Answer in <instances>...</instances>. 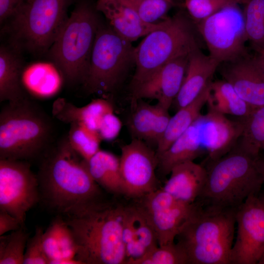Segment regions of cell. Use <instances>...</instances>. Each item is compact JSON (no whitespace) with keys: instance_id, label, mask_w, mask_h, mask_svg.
<instances>
[{"instance_id":"6da1fadb","label":"cell","mask_w":264,"mask_h":264,"mask_svg":"<svg viewBox=\"0 0 264 264\" xmlns=\"http://www.w3.org/2000/svg\"><path fill=\"white\" fill-rule=\"evenodd\" d=\"M44 155L37 176L41 198L50 208L69 217L104 201L87 161L72 149L67 136Z\"/></svg>"},{"instance_id":"7a4b0ae2","label":"cell","mask_w":264,"mask_h":264,"mask_svg":"<svg viewBox=\"0 0 264 264\" xmlns=\"http://www.w3.org/2000/svg\"><path fill=\"white\" fill-rule=\"evenodd\" d=\"M124 206L103 201L68 217L82 264H126L122 239Z\"/></svg>"},{"instance_id":"3957f363","label":"cell","mask_w":264,"mask_h":264,"mask_svg":"<svg viewBox=\"0 0 264 264\" xmlns=\"http://www.w3.org/2000/svg\"><path fill=\"white\" fill-rule=\"evenodd\" d=\"M259 157L235 146L221 157L207 162L205 184L196 202L203 207L237 209L262 189Z\"/></svg>"},{"instance_id":"277c9868","label":"cell","mask_w":264,"mask_h":264,"mask_svg":"<svg viewBox=\"0 0 264 264\" xmlns=\"http://www.w3.org/2000/svg\"><path fill=\"white\" fill-rule=\"evenodd\" d=\"M198 204L180 228L176 243L185 251L189 264H231L237 209Z\"/></svg>"},{"instance_id":"5b68a950","label":"cell","mask_w":264,"mask_h":264,"mask_svg":"<svg viewBox=\"0 0 264 264\" xmlns=\"http://www.w3.org/2000/svg\"><path fill=\"white\" fill-rule=\"evenodd\" d=\"M196 24L187 12L179 11L168 17L134 47L135 69L131 91L168 62L200 48Z\"/></svg>"},{"instance_id":"8992f818","label":"cell","mask_w":264,"mask_h":264,"mask_svg":"<svg viewBox=\"0 0 264 264\" xmlns=\"http://www.w3.org/2000/svg\"><path fill=\"white\" fill-rule=\"evenodd\" d=\"M96 12L88 1H78L47 54L70 85H83L86 80L100 24Z\"/></svg>"},{"instance_id":"52a82bcc","label":"cell","mask_w":264,"mask_h":264,"mask_svg":"<svg viewBox=\"0 0 264 264\" xmlns=\"http://www.w3.org/2000/svg\"><path fill=\"white\" fill-rule=\"evenodd\" d=\"M53 125L27 98L8 102L0 112V159L26 160L50 147Z\"/></svg>"},{"instance_id":"ba28073f","label":"cell","mask_w":264,"mask_h":264,"mask_svg":"<svg viewBox=\"0 0 264 264\" xmlns=\"http://www.w3.org/2000/svg\"><path fill=\"white\" fill-rule=\"evenodd\" d=\"M73 0H23L3 28L8 44L35 56L47 54L68 18Z\"/></svg>"},{"instance_id":"9c48e42d","label":"cell","mask_w":264,"mask_h":264,"mask_svg":"<svg viewBox=\"0 0 264 264\" xmlns=\"http://www.w3.org/2000/svg\"><path fill=\"white\" fill-rule=\"evenodd\" d=\"M131 42L109 25L100 24L91 52L85 88L90 93L109 95L121 83L131 65L134 49Z\"/></svg>"},{"instance_id":"30bf717a","label":"cell","mask_w":264,"mask_h":264,"mask_svg":"<svg viewBox=\"0 0 264 264\" xmlns=\"http://www.w3.org/2000/svg\"><path fill=\"white\" fill-rule=\"evenodd\" d=\"M239 4L226 6L196 24L208 55L220 64L248 52L243 11Z\"/></svg>"},{"instance_id":"8fae6325","label":"cell","mask_w":264,"mask_h":264,"mask_svg":"<svg viewBox=\"0 0 264 264\" xmlns=\"http://www.w3.org/2000/svg\"><path fill=\"white\" fill-rule=\"evenodd\" d=\"M41 199L37 175L23 160L0 159V210L24 228L27 212Z\"/></svg>"},{"instance_id":"7c38bea8","label":"cell","mask_w":264,"mask_h":264,"mask_svg":"<svg viewBox=\"0 0 264 264\" xmlns=\"http://www.w3.org/2000/svg\"><path fill=\"white\" fill-rule=\"evenodd\" d=\"M218 114L208 110L201 114L189 128L164 152L157 156V171L162 176L170 174L173 167L194 161L204 154L213 157L217 148Z\"/></svg>"},{"instance_id":"4fadbf2b","label":"cell","mask_w":264,"mask_h":264,"mask_svg":"<svg viewBox=\"0 0 264 264\" xmlns=\"http://www.w3.org/2000/svg\"><path fill=\"white\" fill-rule=\"evenodd\" d=\"M235 217L231 264H258L264 255V191L248 197L237 209Z\"/></svg>"},{"instance_id":"5bb4252c","label":"cell","mask_w":264,"mask_h":264,"mask_svg":"<svg viewBox=\"0 0 264 264\" xmlns=\"http://www.w3.org/2000/svg\"><path fill=\"white\" fill-rule=\"evenodd\" d=\"M157 164L156 151L144 141L132 138L123 146L120 157L123 195L141 198L158 189Z\"/></svg>"},{"instance_id":"9a60e30c","label":"cell","mask_w":264,"mask_h":264,"mask_svg":"<svg viewBox=\"0 0 264 264\" xmlns=\"http://www.w3.org/2000/svg\"><path fill=\"white\" fill-rule=\"evenodd\" d=\"M141 199L140 204L152 223L158 245L175 242L182 225L198 207L197 202L188 204L176 199L162 188Z\"/></svg>"},{"instance_id":"2e32d148","label":"cell","mask_w":264,"mask_h":264,"mask_svg":"<svg viewBox=\"0 0 264 264\" xmlns=\"http://www.w3.org/2000/svg\"><path fill=\"white\" fill-rule=\"evenodd\" d=\"M217 71L253 108L264 106V62L257 53L221 63Z\"/></svg>"},{"instance_id":"e0dca14e","label":"cell","mask_w":264,"mask_h":264,"mask_svg":"<svg viewBox=\"0 0 264 264\" xmlns=\"http://www.w3.org/2000/svg\"><path fill=\"white\" fill-rule=\"evenodd\" d=\"M189 54L176 58L131 91L132 101L155 99L169 110L177 95L186 74Z\"/></svg>"},{"instance_id":"ac0fdd59","label":"cell","mask_w":264,"mask_h":264,"mask_svg":"<svg viewBox=\"0 0 264 264\" xmlns=\"http://www.w3.org/2000/svg\"><path fill=\"white\" fill-rule=\"evenodd\" d=\"M122 239L126 251V264H134L158 245L154 228L140 203L124 207Z\"/></svg>"},{"instance_id":"d6986e66","label":"cell","mask_w":264,"mask_h":264,"mask_svg":"<svg viewBox=\"0 0 264 264\" xmlns=\"http://www.w3.org/2000/svg\"><path fill=\"white\" fill-rule=\"evenodd\" d=\"M219 65L217 60L203 53L200 48L190 54L183 82L173 103L176 110L209 89Z\"/></svg>"},{"instance_id":"ffe728a7","label":"cell","mask_w":264,"mask_h":264,"mask_svg":"<svg viewBox=\"0 0 264 264\" xmlns=\"http://www.w3.org/2000/svg\"><path fill=\"white\" fill-rule=\"evenodd\" d=\"M133 106L128 122L132 138L142 140L151 147L157 145L171 117L168 110L157 103L152 105L142 99L132 101Z\"/></svg>"},{"instance_id":"44dd1931","label":"cell","mask_w":264,"mask_h":264,"mask_svg":"<svg viewBox=\"0 0 264 264\" xmlns=\"http://www.w3.org/2000/svg\"><path fill=\"white\" fill-rule=\"evenodd\" d=\"M95 8L115 32L131 42L158 28L164 21L157 24L146 23L120 0H97Z\"/></svg>"},{"instance_id":"7402d4cb","label":"cell","mask_w":264,"mask_h":264,"mask_svg":"<svg viewBox=\"0 0 264 264\" xmlns=\"http://www.w3.org/2000/svg\"><path fill=\"white\" fill-rule=\"evenodd\" d=\"M170 174L162 189L179 201L195 202L205 184V167L194 161H186L173 167Z\"/></svg>"},{"instance_id":"603a6c76","label":"cell","mask_w":264,"mask_h":264,"mask_svg":"<svg viewBox=\"0 0 264 264\" xmlns=\"http://www.w3.org/2000/svg\"><path fill=\"white\" fill-rule=\"evenodd\" d=\"M113 111L111 102L105 98H96L86 105L79 107L64 98H59L52 105L53 116L69 124L77 123L97 132L103 116Z\"/></svg>"},{"instance_id":"cb8c5ba5","label":"cell","mask_w":264,"mask_h":264,"mask_svg":"<svg viewBox=\"0 0 264 264\" xmlns=\"http://www.w3.org/2000/svg\"><path fill=\"white\" fill-rule=\"evenodd\" d=\"M21 53L9 44L0 47V101H19L28 97L22 82Z\"/></svg>"},{"instance_id":"d4e9b609","label":"cell","mask_w":264,"mask_h":264,"mask_svg":"<svg viewBox=\"0 0 264 264\" xmlns=\"http://www.w3.org/2000/svg\"><path fill=\"white\" fill-rule=\"evenodd\" d=\"M43 245L48 264L76 259L77 245L73 232L61 218L54 220L43 234Z\"/></svg>"},{"instance_id":"484cf974","label":"cell","mask_w":264,"mask_h":264,"mask_svg":"<svg viewBox=\"0 0 264 264\" xmlns=\"http://www.w3.org/2000/svg\"><path fill=\"white\" fill-rule=\"evenodd\" d=\"M63 77L53 64L36 63L23 69L22 82L24 89L32 95L47 98L59 90Z\"/></svg>"},{"instance_id":"4316f807","label":"cell","mask_w":264,"mask_h":264,"mask_svg":"<svg viewBox=\"0 0 264 264\" xmlns=\"http://www.w3.org/2000/svg\"><path fill=\"white\" fill-rule=\"evenodd\" d=\"M206 104L208 110L224 115H230L243 120L255 109L243 100L233 87L222 79L213 81Z\"/></svg>"},{"instance_id":"83f0119b","label":"cell","mask_w":264,"mask_h":264,"mask_svg":"<svg viewBox=\"0 0 264 264\" xmlns=\"http://www.w3.org/2000/svg\"><path fill=\"white\" fill-rule=\"evenodd\" d=\"M87 162L91 176L100 187L113 195L123 194L119 157L100 149Z\"/></svg>"},{"instance_id":"f1b7e54d","label":"cell","mask_w":264,"mask_h":264,"mask_svg":"<svg viewBox=\"0 0 264 264\" xmlns=\"http://www.w3.org/2000/svg\"><path fill=\"white\" fill-rule=\"evenodd\" d=\"M209 90L210 88L192 103L179 109L174 115L171 116L156 148L157 156L167 150L201 114V110L206 104Z\"/></svg>"},{"instance_id":"f546056e","label":"cell","mask_w":264,"mask_h":264,"mask_svg":"<svg viewBox=\"0 0 264 264\" xmlns=\"http://www.w3.org/2000/svg\"><path fill=\"white\" fill-rule=\"evenodd\" d=\"M242 121L243 130L236 146L256 157L264 155V106Z\"/></svg>"},{"instance_id":"4dcf8cb0","label":"cell","mask_w":264,"mask_h":264,"mask_svg":"<svg viewBox=\"0 0 264 264\" xmlns=\"http://www.w3.org/2000/svg\"><path fill=\"white\" fill-rule=\"evenodd\" d=\"M242 4L247 42L257 52L264 48V0H246Z\"/></svg>"},{"instance_id":"1f68e13d","label":"cell","mask_w":264,"mask_h":264,"mask_svg":"<svg viewBox=\"0 0 264 264\" xmlns=\"http://www.w3.org/2000/svg\"><path fill=\"white\" fill-rule=\"evenodd\" d=\"M67 139L72 149L88 161L100 150L102 140L97 132L77 123L70 124Z\"/></svg>"},{"instance_id":"d6a6232c","label":"cell","mask_w":264,"mask_h":264,"mask_svg":"<svg viewBox=\"0 0 264 264\" xmlns=\"http://www.w3.org/2000/svg\"><path fill=\"white\" fill-rule=\"evenodd\" d=\"M29 238V234L23 227L10 234L0 236V264H23Z\"/></svg>"},{"instance_id":"836d02e7","label":"cell","mask_w":264,"mask_h":264,"mask_svg":"<svg viewBox=\"0 0 264 264\" xmlns=\"http://www.w3.org/2000/svg\"><path fill=\"white\" fill-rule=\"evenodd\" d=\"M132 9L144 22H161L168 17L169 10L176 5L175 0H120Z\"/></svg>"},{"instance_id":"e575fe53","label":"cell","mask_w":264,"mask_h":264,"mask_svg":"<svg viewBox=\"0 0 264 264\" xmlns=\"http://www.w3.org/2000/svg\"><path fill=\"white\" fill-rule=\"evenodd\" d=\"M134 264H189L188 257L177 243L158 245Z\"/></svg>"},{"instance_id":"d590c367","label":"cell","mask_w":264,"mask_h":264,"mask_svg":"<svg viewBox=\"0 0 264 264\" xmlns=\"http://www.w3.org/2000/svg\"><path fill=\"white\" fill-rule=\"evenodd\" d=\"M233 3L241 4V1L240 0H184L187 13L196 24Z\"/></svg>"},{"instance_id":"8d00e7d4","label":"cell","mask_w":264,"mask_h":264,"mask_svg":"<svg viewBox=\"0 0 264 264\" xmlns=\"http://www.w3.org/2000/svg\"><path fill=\"white\" fill-rule=\"evenodd\" d=\"M42 228L37 227L34 235L28 239L24 253L23 264H48L43 245Z\"/></svg>"},{"instance_id":"74e56055","label":"cell","mask_w":264,"mask_h":264,"mask_svg":"<svg viewBox=\"0 0 264 264\" xmlns=\"http://www.w3.org/2000/svg\"><path fill=\"white\" fill-rule=\"evenodd\" d=\"M122 128L120 119L111 111L102 118L97 132L102 140L110 141L117 137Z\"/></svg>"},{"instance_id":"f35d334b","label":"cell","mask_w":264,"mask_h":264,"mask_svg":"<svg viewBox=\"0 0 264 264\" xmlns=\"http://www.w3.org/2000/svg\"><path fill=\"white\" fill-rule=\"evenodd\" d=\"M22 227L21 223L16 218L8 212L0 210V236Z\"/></svg>"},{"instance_id":"ab89813d","label":"cell","mask_w":264,"mask_h":264,"mask_svg":"<svg viewBox=\"0 0 264 264\" xmlns=\"http://www.w3.org/2000/svg\"><path fill=\"white\" fill-rule=\"evenodd\" d=\"M23 0H0V24L5 22L16 12Z\"/></svg>"},{"instance_id":"60d3db41","label":"cell","mask_w":264,"mask_h":264,"mask_svg":"<svg viewBox=\"0 0 264 264\" xmlns=\"http://www.w3.org/2000/svg\"><path fill=\"white\" fill-rule=\"evenodd\" d=\"M258 163L264 184V155H261L259 157Z\"/></svg>"},{"instance_id":"b9f144b4","label":"cell","mask_w":264,"mask_h":264,"mask_svg":"<svg viewBox=\"0 0 264 264\" xmlns=\"http://www.w3.org/2000/svg\"><path fill=\"white\" fill-rule=\"evenodd\" d=\"M255 52L257 53L258 54V55L264 62V48L261 50H259V51Z\"/></svg>"},{"instance_id":"7bdbcfd3","label":"cell","mask_w":264,"mask_h":264,"mask_svg":"<svg viewBox=\"0 0 264 264\" xmlns=\"http://www.w3.org/2000/svg\"><path fill=\"white\" fill-rule=\"evenodd\" d=\"M258 264H264V255L263 256V257L261 258V259L260 260Z\"/></svg>"},{"instance_id":"ee69618b","label":"cell","mask_w":264,"mask_h":264,"mask_svg":"<svg viewBox=\"0 0 264 264\" xmlns=\"http://www.w3.org/2000/svg\"><path fill=\"white\" fill-rule=\"evenodd\" d=\"M241 1V4H243L246 0H240Z\"/></svg>"},{"instance_id":"f6af8a7d","label":"cell","mask_w":264,"mask_h":264,"mask_svg":"<svg viewBox=\"0 0 264 264\" xmlns=\"http://www.w3.org/2000/svg\"></svg>"}]
</instances>
